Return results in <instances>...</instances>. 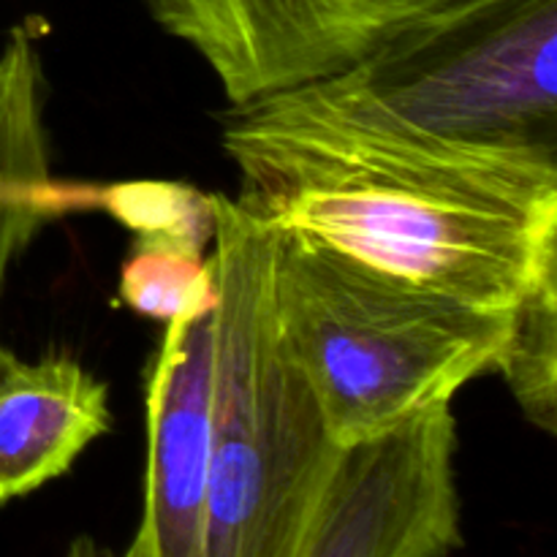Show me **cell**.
Returning a JSON list of instances; mask_svg holds the SVG:
<instances>
[{"label": "cell", "instance_id": "1", "mask_svg": "<svg viewBox=\"0 0 557 557\" xmlns=\"http://www.w3.org/2000/svg\"><path fill=\"white\" fill-rule=\"evenodd\" d=\"M221 145L245 210L375 270L484 310L557 275V169L408 139L305 85L228 103Z\"/></svg>", "mask_w": 557, "mask_h": 557}, {"label": "cell", "instance_id": "2", "mask_svg": "<svg viewBox=\"0 0 557 557\" xmlns=\"http://www.w3.org/2000/svg\"><path fill=\"white\" fill-rule=\"evenodd\" d=\"M215 384L205 557H299L341 446L272 302L275 228L215 194Z\"/></svg>", "mask_w": 557, "mask_h": 557}, {"label": "cell", "instance_id": "3", "mask_svg": "<svg viewBox=\"0 0 557 557\" xmlns=\"http://www.w3.org/2000/svg\"><path fill=\"white\" fill-rule=\"evenodd\" d=\"M272 302L337 446L455 400L495 373L511 330V310L476 308L277 228Z\"/></svg>", "mask_w": 557, "mask_h": 557}, {"label": "cell", "instance_id": "4", "mask_svg": "<svg viewBox=\"0 0 557 557\" xmlns=\"http://www.w3.org/2000/svg\"><path fill=\"white\" fill-rule=\"evenodd\" d=\"M305 87L408 139L557 169V0H446Z\"/></svg>", "mask_w": 557, "mask_h": 557}, {"label": "cell", "instance_id": "5", "mask_svg": "<svg viewBox=\"0 0 557 557\" xmlns=\"http://www.w3.org/2000/svg\"><path fill=\"white\" fill-rule=\"evenodd\" d=\"M457 419L435 403L337 449L299 557H446L462 547Z\"/></svg>", "mask_w": 557, "mask_h": 557}, {"label": "cell", "instance_id": "6", "mask_svg": "<svg viewBox=\"0 0 557 557\" xmlns=\"http://www.w3.org/2000/svg\"><path fill=\"white\" fill-rule=\"evenodd\" d=\"M446 0H141L228 103L341 74Z\"/></svg>", "mask_w": 557, "mask_h": 557}, {"label": "cell", "instance_id": "7", "mask_svg": "<svg viewBox=\"0 0 557 557\" xmlns=\"http://www.w3.org/2000/svg\"><path fill=\"white\" fill-rule=\"evenodd\" d=\"M215 308L163 324L147 375L145 500L125 555L205 557Z\"/></svg>", "mask_w": 557, "mask_h": 557}, {"label": "cell", "instance_id": "8", "mask_svg": "<svg viewBox=\"0 0 557 557\" xmlns=\"http://www.w3.org/2000/svg\"><path fill=\"white\" fill-rule=\"evenodd\" d=\"M112 430L109 384L65 354L0 359V506L65 476Z\"/></svg>", "mask_w": 557, "mask_h": 557}, {"label": "cell", "instance_id": "9", "mask_svg": "<svg viewBox=\"0 0 557 557\" xmlns=\"http://www.w3.org/2000/svg\"><path fill=\"white\" fill-rule=\"evenodd\" d=\"M98 188L52 177L47 76L30 27H14L0 47V319L16 261L54 218L96 210ZM11 348L0 332V359Z\"/></svg>", "mask_w": 557, "mask_h": 557}, {"label": "cell", "instance_id": "10", "mask_svg": "<svg viewBox=\"0 0 557 557\" xmlns=\"http://www.w3.org/2000/svg\"><path fill=\"white\" fill-rule=\"evenodd\" d=\"M495 373L533 428H557V275L539 281L511 310V330Z\"/></svg>", "mask_w": 557, "mask_h": 557}, {"label": "cell", "instance_id": "11", "mask_svg": "<svg viewBox=\"0 0 557 557\" xmlns=\"http://www.w3.org/2000/svg\"><path fill=\"white\" fill-rule=\"evenodd\" d=\"M117 294L131 310L152 321L196 319L218 305L212 253L163 243H134L120 267Z\"/></svg>", "mask_w": 557, "mask_h": 557}, {"label": "cell", "instance_id": "12", "mask_svg": "<svg viewBox=\"0 0 557 557\" xmlns=\"http://www.w3.org/2000/svg\"><path fill=\"white\" fill-rule=\"evenodd\" d=\"M96 210L134 234V243H163L207 253L215 237V194L174 180H128L98 188Z\"/></svg>", "mask_w": 557, "mask_h": 557}]
</instances>
